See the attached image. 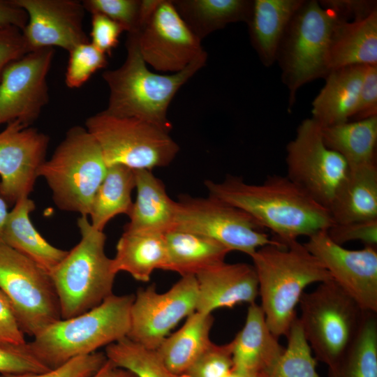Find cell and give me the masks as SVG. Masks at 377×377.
<instances>
[{"label": "cell", "mask_w": 377, "mask_h": 377, "mask_svg": "<svg viewBox=\"0 0 377 377\" xmlns=\"http://www.w3.org/2000/svg\"><path fill=\"white\" fill-rule=\"evenodd\" d=\"M205 184L209 195L243 210L283 244L334 224L330 212L286 175L268 176L260 184L235 176L219 182L207 180Z\"/></svg>", "instance_id": "1"}, {"label": "cell", "mask_w": 377, "mask_h": 377, "mask_svg": "<svg viewBox=\"0 0 377 377\" xmlns=\"http://www.w3.org/2000/svg\"><path fill=\"white\" fill-rule=\"evenodd\" d=\"M126 57L123 64L103 73L109 89L108 113L135 117L170 132L168 107L179 89L199 70L207 59L205 52L182 71L170 75L151 71L142 59L136 33L128 34Z\"/></svg>", "instance_id": "2"}, {"label": "cell", "mask_w": 377, "mask_h": 377, "mask_svg": "<svg viewBox=\"0 0 377 377\" xmlns=\"http://www.w3.org/2000/svg\"><path fill=\"white\" fill-rule=\"evenodd\" d=\"M251 258L266 323L276 337H286L306 287L331 280V276L297 240L265 245Z\"/></svg>", "instance_id": "3"}, {"label": "cell", "mask_w": 377, "mask_h": 377, "mask_svg": "<svg viewBox=\"0 0 377 377\" xmlns=\"http://www.w3.org/2000/svg\"><path fill=\"white\" fill-rule=\"evenodd\" d=\"M134 297L112 294L88 311L61 318L27 342L30 353L52 369L127 337Z\"/></svg>", "instance_id": "4"}, {"label": "cell", "mask_w": 377, "mask_h": 377, "mask_svg": "<svg viewBox=\"0 0 377 377\" xmlns=\"http://www.w3.org/2000/svg\"><path fill=\"white\" fill-rule=\"evenodd\" d=\"M77 224L79 242L50 274L63 319L88 311L112 295L117 275L105 253L104 232L95 229L87 216L79 217Z\"/></svg>", "instance_id": "5"}, {"label": "cell", "mask_w": 377, "mask_h": 377, "mask_svg": "<svg viewBox=\"0 0 377 377\" xmlns=\"http://www.w3.org/2000/svg\"><path fill=\"white\" fill-rule=\"evenodd\" d=\"M108 170L100 147L85 127L75 126L38 171L61 210L89 216L95 194Z\"/></svg>", "instance_id": "6"}, {"label": "cell", "mask_w": 377, "mask_h": 377, "mask_svg": "<svg viewBox=\"0 0 377 377\" xmlns=\"http://www.w3.org/2000/svg\"><path fill=\"white\" fill-rule=\"evenodd\" d=\"M340 20L333 10L316 0H304L290 20L276 56L283 82L289 91V107L299 88L329 73L330 40Z\"/></svg>", "instance_id": "7"}, {"label": "cell", "mask_w": 377, "mask_h": 377, "mask_svg": "<svg viewBox=\"0 0 377 377\" xmlns=\"http://www.w3.org/2000/svg\"><path fill=\"white\" fill-rule=\"evenodd\" d=\"M298 318L316 360L333 366L357 335L365 311L334 281L304 292Z\"/></svg>", "instance_id": "8"}, {"label": "cell", "mask_w": 377, "mask_h": 377, "mask_svg": "<svg viewBox=\"0 0 377 377\" xmlns=\"http://www.w3.org/2000/svg\"><path fill=\"white\" fill-rule=\"evenodd\" d=\"M108 167L121 165L134 170L168 166L179 150L166 131L148 121L111 114L105 110L87 119Z\"/></svg>", "instance_id": "9"}, {"label": "cell", "mask_w": 377, "mask_h": 377, "mask_svg": "<svg viewBox=\"0 0 377 377\" xmlns=\"http://www.w3.org/2000/svg\"><path fill=\"white\" fill-rule=\"evenodd\" d=\"M0 290L24 335L33 338L61 318L50 274L1 238Z\"/></svg>", "instance_id": "10"}, {"label": "cell", "mask_w": 377, "mask_h": 377, "mask_svg": "<svg viewBox=\"0 0 377 377\" xmlns=\"http://www.w3.org/2000/svg\"><path fill=\"white\" fill-rule=\"evenodd\" d=\"M174 230L205 236L230 251H239L250 257L258 249L279 242L271 238L266 229L249 214L211 195H182L177 202Z\"/></svg>", "instance_id": "11"}, {"label": "cell", "mask_w": 377, "mask_h": 377, "mask_svg": "<svg viewBox=\"0 0 377 377\" xmlns=\"http://www.w3.org/2000/svg\"><path fill=\"white\" fill-rule=\"evenodd\" d=\"M286 176L328 211L349 172L346 161L324 143L312 118L298 126L286 147Z\"/></svg>", "instance_id": "12"}, {"label": "cell", "mask_w": 377, "mask_h": 377, "mask_svg": "<svg viewBox=\"0 0 377 377\" xmlns=\"http://www.w3.org/2000/svg\"><path fill=\"white\" fill-rule=\"evenodd\" d=\"M137 34L147 64L162 72H179L205 51L171 0H142Z\"/></svg>", "instance_id": "13"}, {"label": "cell", "mask_w": 377, "mask_h": 377, "mask_svg": "<svg viewBox=\"0 0 377 377\" xmlns=\"http://www.w3.org/2000/svg\"><path fill=\"white\" fill-rule=\"evenodd\" d=\"M197 300V281L192 275L182 276L165 293H158L154 283L138 289L131 309L127 337L156 350L182 319L196 311Z\"/></svg>", "instance_id": "14"}, {"label": "cell", "mask_w": 377, "mask_h": 377, "mask_svg": "<svg viewBox=\"0 0 377 377\" xmlns=\"http://www.w3.org/2000/svg\"><path fill=\"white\" fill-rule=\"evenodd\" d=\"M54 50L31 51L10 63L0 78V124L17 120L30 126L48 103L47 76Z\"/></svg>", "instance_id": "15"}, {"label": "cell", "mask_w": 377, "mask_h": 377, "mask_svg": "<svg viewBox=\"0 0 377 377\" xmlns=\"http://www.w3.org/2000/svg\"><path fill=\"white\" fill-rule=\"evenodd\" d=\"M304 244L362 310L377 313L376 247L348 249L331 240L326 230L309 236Z\"/></svg>", "instance_id": "16"}, {"label": "cell", "mask_w": 377, "mask_h": 377, "mask_svg": "<svg viewBox=\"0 0 377 377\" xmlns=\"http://www.w3.org/2000/svg\"><path fill=\"white\" fill-rule=\"evenodd\" d=\"M48 145L47 135L17 120L0 133V195L5 200L29 197Z\"/></svg>", "instance_id": "17"}, {"label": "cell", "mask_w": 377, "mask_h": 377, "mask_svg": "<svg viewBox=\"0 0 377 377\" xmlns=\"http://www.w3.org/2000/svg\"><path fill=\"white\" fill-rule=\"evenodd\" d=\"M28 17L22 30L31 51L59 47L68 52L89 42L83 28L84 8L75 0H12Z\"/></svg>", "instance_id": "18"}, {"label": "cell", "mask_w": 377, "mask_h": 377, "mask_svg": "<svg viewBox=\"0 0 377 377\" xmlns=\"http://www.w3.org/2000/svg\"><path fill=\"white\" fill-rule=\"evenodd\" d=\"M198 285L196 311L212 314L218 309L256 302L258 283L253 265L225 261L195 276Z\"/></svg>", "instance_id": "19"}, {"label": "cell", "mask_w": 377, "mask_h": 377, "mask_svg": "<svg viewBox=\"0 0 377 377\" xmlns=\"http://www.w3.org/2000/svg\"><path fill=\"white\" fill-rule=\"evenodd\" d=\"M231 343L232 368L256 377H266L284 350L256 302L249 304L244 324Z\"/></svg>", "instance_id": "20"}, {"label": "cell", "mask_w": 377, "mask_h": 377, "mask_svg": "<svg viewBox=\"0 0 377 377\" xmlns=\"http://www.w3.org/2000/svg\"><path fill=\"white\" fill-rule=\"evenodd\" d=\"M136 198L124 230L165 235L174 230L177 202L168 195L163 182L148 170H135Z\"/></svg>", "instance_id": "21"}, {"label": "cell", "mask_w": 377, "mask_h": 377, "mask_svg": "<svg viewBox=\"0 0 377 377\" xmlns=\"http://www.w3.org/2000/svg\"><path fill=\"white\" fill-rule=\"evenodd\" d=\"M366 66L355 65L332 70L312 102V119L322 128L348 121L359 98Z\"/></svg>", "instance_id": "22"}, {"label": "cell", "mask_w": 377, "mask_h": 377, "mask_svg": "<svg viewBox=\"0 0 377 377\" xmlns=\"http://www.w3.org/2000/svg\"><path fill=\"white\" fill-rule=\"evenodd\" d=\"M34 209L35 204L29 197L17 200L8 213L0 238L50 274L68 251L54 246L38 232L29 217Z\"/></svg>", "instance_id": "23"}, {"label": "cell", "mask_w": 377, "mask_h": 377, "mask_svg": "<svg viewBox=\"0 0 377 377\" xmlns=\"http://www.w3.org/2000/svg\"><path fill=\"white\" fill-rule=\"evenodd\" d=\"M355 65H377V10L362 20H340L334 27L327 54L329 72Z\"/></svg>", "instance_id": "24"}, {"label": "cell", "mask_w": 377, "mask_h": 377, "mask_svg": "<svg viewBox=\"0 0 377 377\" xmlns=\"http://www.w3.org/2000/svg\"><path fill=\"white\" fill-rule=\"evenodd\" d=\"M329 212L334 223L377 219L376 163L349 167Z\"/></svg>", "instance_id": "25"}, {"label": "cell", "mask_w": 377, "mask_h": 377, "mask_svg": "<svg viewBox=\"0 0 377 377\" xmlns=\"http://www.w3.org/2000/svg\"><path fill=\"white\" fill-rule=\"evenodd\" d=\"M303 1H253L246 23L251 45L264 65L269 66L276 61L284 32Z\"/></svg>", "instance_id": "26"}, {"label": "cell", "mask_w": 377, "mask_h": 377, "mask_svg": "<svg viewBox=\"0 0 377 377\" xmlns=\"http://www.w3.org/2000/svg\"><path fill=\"white\" fill-rule=\"evenodd\" d=\"M167 251L165 235L124 230L112 258L114 272L128 273L135 280L147 282L156 269H165Z\"/></svg>", "instance_id": "27"}, {"label": "cell", "mask_w": 377, "mask_h": 377, "mask_svg": "<svg viewBox=\"0 0 377 377\" xmlns=\"http://www.w3.org/2000/svg\"><path fill=\"white\" fill-rule=\"evenodd\" d=\"M167 263L164 270L182 276H196L225 261L230 252L227 248L205 236L179 230L165 234Z\"/></svg>", "instance_id": "28"}, {"label": "cell", "mask_w": 377, "mask_h": 377, "mask_svg": "<svg viewBox=\"0 0 377 377\" xmlns=\"http://www.w3.org/2000/svg\"><path fill=\"white\" fill-rule=\"evenodd\" d=\"M212 314L193 312L184 325L166 337L156 349L166 368L181 376L212 343Z\"/></svg>", "instance_id": "29"}, {"label": "cell", "mask_w": 377, "mask_h": 377, "mask_svg": "<svg viewBox=\"0 0 377 377\" xmlns=\"http://www.w3.org/2000/svg\"><path fill=\"white\" fill-rule=\"evenodd\" d=\"M191 31L200 40L233 22H247L251 0H172Z\"/></svg>", "instance_id": "30"}, {"label": "cell", "mask_w": 377, "mask_h": 377, "mask_svg": "<svg viewBox=\"0 0 377 377\" xmlns=\"http://www.w3.org/2000/svg\"><path fill=\"white\" fill-rule=\"evenodd\" d=\"M324 143L349 167L376 163L377 116L322 128Z\"/></svg>", "instance_id": "31"}, {"label": "cell", "mask_w": 377, "mask_h": 377, "mask_svg": "<svg viewBox=\"0 0 377 377\" xmlns=\"http://www.w3.org/2000/svg\"><path fill=\"white\" fill-rule=\"evenodd\" d=\"M134 188V170L121 165L108 167L91 204L89 214L91 226L103 231L107 223L116 216L121 214L128 216L133 203L131 193Z\"/></svg>", "instance_id": "32"}, {"label": "cell", "mask_w": 377, "mask_h": 377, "mask_svg": "<svg viewBox=\"0 0 377 377\" xmlns=\"http://www.w3.org/2000/svg\"><path fill=\"white\" fill-rule=\"evenodd\" d=\"M328 377H377L376 313L365 311L355 339L328 368Z\"/></svg>", "instance_id": "33"}, {"label": "cell", "mask_w": 377, "mask_h": 377, "mask_svg": "<svg viewBox=\"0 0 377 377\" xmlns=\"http://www.w3.org/2000/svg\"><path fill=\"white\" fill-rule=\"evenodd\" d=\"M107 359L137 377H178L164 365L156 350L144 347L127 337L105 347Z\"/></svg>", "instance_id": "34"}, {"label": "cell", "mask_w": 377, "mask_h": 377, "mask_svg": "<svg viewBox=\"0 0 377 377\" xmlns=\"http://www.w3.org/2000/svg\"><path fill=\"white\" fill-rule=\"evenodd\" d=\"M287 346L266 377H320L316 360L306 341L298 318L286 335Z\"/></svg>", "instance_id": "35"}, {"label": "cell", "mask_w": 377, "mask_h": 377, "mask_svg": "<svg viewBox=\"0 0 377 377\" xmlns=\"http://www.w3.org/2000/svg\"><path fill=\"white\" fill-rule=\"evenodd\" d=\"M108 65L106 54L91 43L78 45L69 52L65 74V83L68 88L82 87L97 71Z\"/></svg>", "instance_id": "36"}, {"label": "cell", "mask_w": 377, "mask_h": 377, "mask_svg": "<svg viewBox=\"0 0 377 377\" xmlns=\"http://www.w3.org/2000/svg\"><path fill=\"white\" fill-rule=\"evenodd\" d=\"M85 10L102 14L120 24L128 34L140 28L142 0H85Z\"/></svg>", "instance_id": "37"}, {"label": "cell", "mask_w": 377, "mask_h": 377, "mask_svg": "<svg viewBox=\"0 0 377 377\" xmlns=\"http://www.w3.org/2000/svg\"><path fill=\"white\" fill-rule=\"evenodd\" d=\"M231 341L213 342L179 377H224L232 369Z\"/></svg>", "instance_id": "38"}, {"label": "cell", "mask_w": 377, "mask_h": 377, "mask_svg": "<svg viewBox=\"0 0 377 377\" xmlns=\"http://www.w3.org/2000/svg\"><path fill=\"white\" fill-rule=\"evenodd\" d=\"M105 353H93L75 357L64 364L42 373L0 374V377H89L105 362Z\"/></svg>", "instance_id": "39"}, {"label": "cell", "mask_w": 377, "mask_h": 377, "mask_svg": "<svg viewBox=\"0 0 377 377\" xmlns=\"http://www.w3.org/2000/svg\"><path fill=\"white\" fill-rule=\"evenodd\" d=\"M48 370L30 353L27 342L18 346H0V374L42 373Z\"/></svg>", "instance_id": "40"}, {"label": "cell", "mask_w": 377, "mask_h": 377, "mask_svg": "<svg viewBox=\"0 0 377 377\" xmlns=\"http://www.w3.org/2000/svg\"><path fill=\"white\" fill-rule=\"evenodd\" d=\"M326 232L331 240L341 246L350 241H360L364 246L376 247L377 219L334 223Z\"/></svg>", "instance_id": "41"}, {"label": "cell", "mask_w": 377, "mask_h": 377, "mask_svg": "<svg viewBox=\"0 0 377 377\" xmlns=\"http://www.w3.org/2000/svg\"><path fill=\"white\" fill-rule=\"evenodd\" d=\"M123 31V27L109 17L100 13L91 14V43L104 54H111Z\"/></svg>", "instance_id": "42"}, {"label": "cell", "mask_w": 377, "mask_h": 377, "mask_svg": "<svg viewBox=\"0 0 377 377\" xmlns=\"http://www.w3.org/2000/svg\"><path fill=\"white\" fill-rule=\"evenodd\" d=\"M376 116H377V65H367L357 105L352 118L356 121Z\"/></svg>", "instance_id": "43"}, {"label": "cell", "mask_w": 377, "mask_h": 377, "mask_svg": "<svg viewBox=\"0 0 377 377\" xmlns=\"http://www.w3.org/2000/svg\"><path fill=\"white\" fill-rule=\"evenodd\" d=\"M29 52L21 29L14 27L0 28V78L10 63Z\"/></svg>", "instance_id": "44"}, {"label": "cell", "mask_w": 377, "mask_h": 377, "mask_svg": "<svg viewBox=\"0 0 377 377\" xmlns=\"http://www.w3.org/2000/svg\"><path fill=\"white\" fill-rule=\"evenodd\" d=\"M27 343L11 306L0 290V346H18Z\"/></svg>", "instance_id": "45"}, {"label": "cell", "mask_w": 377, "mask_h": 377, "mask_svg": "<svg viewBox=\"0 0 377 377\" xmlns=\"http://www.w3.org/2000/svg\"><path fill=\"white\" fill-rule=\"evenodd\" d=\"M320 4L333 10L341 20H362L377 10L376 1L366 0H323Z\"/></svg>", "instance_id": "46"}, {"label": "cell", "mask_w": 377, "mask_h": 377, "mask_svg": "<svg viewBox=\"0 0 377 377\" xmlns=\"http://www.w3.org/2000/svg\"><path fill=\"white\" fill-rule=\"evenodd\" d=\"M27 20L26 12L12 0H0V28L14 27L22 30Z\"/></svg>", "instance_id": "47"}, {"label": "cell", "mask_w": 377, "mask_h": 377, "mask_svg": "<svg viewBox=\"0 0 377 377\" xmlns=\"http://www.w3.org/2000/svg\"><path fill=\"white\" fill-rule=\"evenodd\" d=\"M89 377H137L132 372L119 367L107 359L103 365Z\"/></svg>", "instance_id": "48"}, {"label": "cell", "mask_w": 377, "mask_h": 377, "mask_svg": "<svg viewBox=\"0 0 377 377\" xmlns=\"http://www.w3.org/2000/svg\"><path fill=\"white\" fill-rule=\"evenodd\" d=\"M8 213L6 200L0 195V236Z\"/></svg>", "instance_id": "49"}, {"label": "cell", "mask_w": 377, "mask_h": 377, "mask_svg": "<svg viewBox=\"0 0 377 377\" xmlns=\"http://www.w3.org/2000/svg\"><path fill=\"white\" fill-rule=\"evenodd\" d=\"M224 377H256L253 375L242 371L232 368Z\"/></svg>", "instance_id": "50"}, {"label": "cell", "mask_w": 377, "mask_h": 377, "mask_svg": "<svg viewBox=\"0 0 377 377\" xmlns=\"http://www.w3.org/2000/svg\"><path fill=\"white\" fill-rule=\"evenodd\" d=\"M178 377H179V376H178Z\"/></svg>", "instance_id": "51"}]
</instances>
